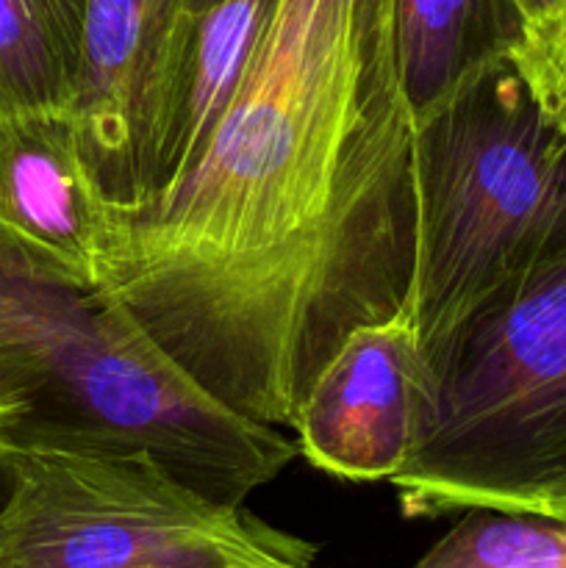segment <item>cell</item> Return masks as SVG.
I'll return each instance as SVG.
<instances>
[{"label": "cell", "mask_w": 566, "mask_h": 568, "mask_svg": "<svg viewBox=\"0 0 566 568\" xmlns=\"http://www.w3.org/2000/svg\"><path fill=\"white\" fill-rule=\"evenodd\" d=\"M414 568H566V527L503 510H464Z\"/></svg>", "instance_id": "obj_11"}, {"label": "cell", "mask_w": 566, "mask_h": 568, "mask_svg": "<svg viewBox=\"0 0 566 568\" xmlns=\"http://www.w3.org/2000/svg\"><path fill=\"white\" fill-rule=\"evenodd\" d=\"M514 3L522 17V37H525V33H533L547 26V22H553L558 11L564 9L566 0H514Z\"/></svg>", "instance_id": "obj_14"}, {"label": "cell", "mask_w": 566, "mask_h": 568, "mask_svg": "<svg viewBox=\"0 0 566 568\" xmlns=\"http://www.w3.org/2000/svg\"><path fill=\"white\" fill-rule=\"evenodd\" d=\"M414 261L403 320L431 381L469 322L566 244V131L511 55L414 120Z\"/></svg>", "instance_id": "obj_2"}, {"label": "cell", "mask_w": 566, "mask_h": 568, "mask_svg": "<svg viewBox=\"0 0 566 568\" xmlns=\"http://www.w3.org/2000/svg\"><path fill=\"white\" fill-rule=\"evenodd\" d=\"M3 488H6V480H3V471H0V499H3Z\"/></svg>", "instance_id": "obj_17"}, {"label": "cell", "mask_w": 566, "mask_h": 568, "mask_svg": "<svg viewBox=\"0 0 566 568\" xmlns=\"http://www.w3.org/2000/svg\"><path fill=\"white\" fill-rule=\"evenodd\" d=\"M414 209L394 0H275L186 175L114 209L94 297L216 399L292 430L338 344L403 314Z\"/></svg>", "instance_id": "obj_1"}, {"label": "cell", "mask_w": 566, "mask_h": 568, "mask_svg": "<svg viewBox=\"0 0 566 568\" xmlns=\"http://www.w3.org/2000/svg\"><path fill=\"white\" fill-rule=\"evenodd\" d=\"M394 20L414 120L522 39L514 0H394Z\"/></svg>", "instance_id": "obj_8"}, {"label": "cell", "mask_w": 566, "mask_h": 568, "mask_svg": "<svg viewBox=\"0 0 566 568\" xmlns=\"http://www.w3.org/2000/svg\"><path fill=\"white\" fill-rule=\"evenodd\" d=\"M0 568H289L314 547L194 491L142 449L0 433Z\"/></svg>", "instance_id": "obj_4"}, {"label": "cell", "mask_w": 566, "mask_h": 568, "mask_svg": "<svg viewBox=\"0 0 566 568\" xmlns=\"http://www.w3.org/2000/svg\"><path fill=\"white\" fill-rule=\"evenodd\" d=\"M275 0H214L194 14L183 67L181 103L166 153L164 183L159 192L181 181L203 148L205 136L225 111L259 33ZM155 192V194H159Z\"/></svg>", "instance_id": "obj_9"}, {"label": "cell", "mask_w": 566, "mask_h": 568, "mask_svg": "<svg viewBox=\"0 0 566 568\" xmlns=\"http://www.w3.org/2000/svg\"><path fill=\"white\" fill-rule=\"evenodd\" d=\"M566 475V244L527 266L458 338L408 464L411 519L503 510Z\"/></svg>", "instance_id": "obj_3"}, {"label": "cell", "mask_w": 566, "mask_h": 568, "mask_svg": "<svg viewBox=\"0 0 566 568\" xmlns=\"http://www.w3.org/2000/svg\"><path fill=\"white\" fill-rule=\"evenodd\" d=\"M511 61L530 87L544 114L566 131V3L553 22L525 33Z\"/></svg>", "instance_id": "obj_12"}, {"label": "cell", "mask_w": 566, "mask_h": 568, "mask_svg": "<svg viewBox=\"0 0 566 568\" xmlns=\"http://www.w3.org/2000/svg\"><path fill=\"white\" fill-rule=\"evenodd\" d=\"M431 403V372L408 322L364 325L316 372L294 419V444L333 477L392 480L408 464Z\"/></svg>", "instance_id": "obj_7"}, {"label": "cell", "mask_w": 566, "mask_h": 568, "mask_svg": "<svg viewBox=\"0 0 566 568\" xmlns=\"http://www.w3.org/2000/svg\"><path fill=\"white\" fill-rule=\"evenodd\" d=\"M192 26L189 0H87L72 120L117 211L164 183Z\"/></svg>", "instance_id": "obj_5"}, {"label": "cell", "mask_w": 566, "mask_h": 568, "mask_svg": "<svg viewBox=\"0 0 566 568\" xmlns=\"http://www.w3.org/2000/svg\"><path fill=\"white\" fill-rule=\"evenodd\" d=\"M211 3H214V0H189V9H192V14H200V11Z\"/></svg>", "instance_id": "obj_15"}, {"label": "cell", "mask_w": 566, "mask_h": 568, "mask_svg": "<svg viewBox=\"0 0 566 568\" xmlns=\"http://www.w3.org/2000/svg\"><path fill=\"white\" fill-rule=\"evenodd\" d=\"M225 568H255V566H239V564H233V566H225ZM289 568H311V566H289Z\"/></svg>", "instance_id": "obj_16"}, {"label": "cell", "mask_w": 566, "mask_h": 568, "mask_svg": "<svg viewBox=\"0 0 566 568\" xmlns=\"http://www.w3.org/2000/svg\"><path fill=\"white\" fill-rule=\"evenodd\" d=\"M87 0H0V111H70Z\"/></svg>", "instance_id": "obj_10"}, {"label": "cell", "mask_w": 566, "mask_h": 568, "mask_svg": "<svg viewBox=\"0 0 566 568\" xmlns=\"http://www.w3.org/2000/svg\"><path fill=\"white\" fill-rule=\"evenodd\" d=\"M503 514L536 516V519H547L566 527V475L544 483L536 491H527L522 497H516L514 503L505 505Z\"/></svg>", "instance_id": "obj_13"}, {"label": "cell", "mask_w": 566, "mask_h": 568, "mask_svg": "<svg viewBox=\"0 0 566 568\" xmlns=\"http://www.w3.org/2000/svg\"><path fill=\"white\" fill-rule=\"evenodd\" d=\"M111 242L114 205L70 111H0V264L94 294Z\"/></svg>", "instance_id": "obj_6"}]
</instances>
